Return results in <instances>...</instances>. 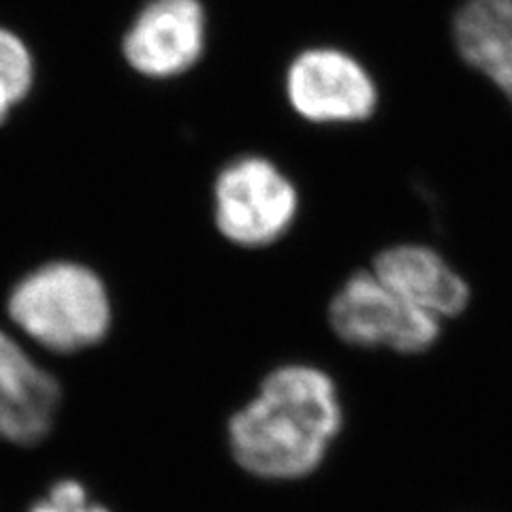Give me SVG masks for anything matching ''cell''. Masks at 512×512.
Listing matches in <instances>:
<instances>
[{
    "label": "cell",
    "instance_id": "6da1fadb",
    "mask_svg": "<svg viewBox=\"0 0 512 512\" xmlns=\"http://www.w3.org/2000/svg\"><path fill=\"white\" fill-rule=\"evenodd\" d=\"M344 427V406L333 378L308 363L269 372L261 389L229 421L235 463L263 480H299L316 472Z\"/></svg>",
    "mask_w": 512,
    "mask_h": 512
},
{
    "label": "cell",
    "instance_id": "7a4b0ae2",
    "mask_svg": "<svg viewBox=\"0 0 512 512\" xmlns=\"http://www.w3.org/2000/svg\"><path fill=\"white\" fill-rule=\"evenodd\" d=\"M11 323L39 346L71 355L101 344L114 308L103 278L73 261H54L26 274L7 299Z\"/></svg>",
    "mask_w": 512,
    "mask_h": 512
},
{
    "label": "cell",
    "instance_id": "3957f363",
    "mask_svg": "<svg viewBox=\"0 0 512 512\" xmlns=\"http://www.w3.org/2000/svg\"><path fill=\"white\" fill-rule=\"evenodd\" d=\"M299 212L293 180L265 156H237L214 182V222L224 239L239 248L276 244Z\"/></svg>",
    "mask_w": 512,
    "mask_h": 512
},
{
    "label": "cell",
    "instance_id": "277c9868",
    "mask_svg": "<svg viewBox=\"0 0 512 512\" xmlns=\"http://www.w3.org/2000/svg\"><path fill=\"white\" fill-rule=\"evenodd\" d=\"M329 325L344 344L419 355L442 335V320L384 284L374 271H357L333 295Z\"/></svg>",
    "mask_w": 512,
    "mask_h": 512
},
{
    "label": "cell",
    "instance_id": "5b68a950",
    "mask_svg": "<svg viewBox=\"0 0 512 512\" xmlns=\"http://www.w3.org/2000/svg\"><path fill=\"white\" fill-rule=\"evenodd\" d=\"M284 94L299 118L312 124H357L374 116L378 84L365 64L342 47L299 52L284 73Z\"/></svg>",
    "mask_w": 512,
    "mask_h": 512
},
{
    "label": "cell",
    "instance_id": "8992f818",
    "mask_svg": "<svg viewBox=\"0 0 512 512\" xmlns=\"http://www.w3.org/2000/svg\"><path fill=\"white\" fill-rule=\"evenodd\" d=\"M207 32L201 0H148L124 32L122 56L137 75L167 82L197 67Z\"/></svg>",
    "mask_w": 512,
    "mask_h": 512
},
{
    "label": "cell",
    "instance_id": "52a82bcc",
    "mask_svg": "<svg viewBox=\"0 0 512 512\" xmlns=\"http://www.w3.org/2000/svg\"><path fill=\"white\" fill-rule=\"evenodd\" d=\"M60 397L56 378L0 329V440L41 442L54 427Z\"/></svg>",
    "mask_w": 512,
    "mask_h": 512
},
{
    "label": "cell",
    "instance_id": "ba28073f",
    "mask_svg": "<svg viewBox=\"0 0 512 512\" xmlns=\"http://www.w3.org/2000/svg\"><path fill=\"white\" fill-rule=\"evenodd\" d=\"M374 274L412 306L434 314L442 323L470 306L468 280L444 256L423 244H397L378 252Z\"/></svg>",
    "mask_w": 512,
    "mask_h": 512
},
{
    "label": "cell",
    "instance_id": "9c48e42d",
    "mask_svg": "<svg viewBox=\"0 0 512 512\" xmlns=\"http://www.w3.org/2000/svg\"><path fill=\"white\" fill-rule=\"evenodd\" d=\"M453 41L461 60L512 105V0H461Z\"/></svg>",
    "mask_w": 512,
    "mask_h": 512
},
{
    "label": "cell",
    "instance_id": "30bf717a",
    "mask_svg": "<svg viewBox=\"0 0 512 512\" xmlns=\"http://www.w3.org/2000/svg\"><path fill=\"white\" fill-rule=\"evenodd\" d=\"M35 84V60L28 45L11 30L0 28V124Z\"/></svg>",
    "mask_w": 512,
    "mask_h": 512
},
{
    "label": "cell",
    "instance_id": "8fae6325",
    "mask_svg": "<svg viewBox=\"0 0 512 512\" xmlns=\"http://www.w3.org/2000/svg\"><path fill=\"white\" fill-rule=\"evenodd\" d=\"M28 512H111L107 506L94 502L86 485L73 478L58 480L43 500L32 504Z\"/></svg>",
    "mask_w": 512,
    "mask_h": 512
}]
</instances>
